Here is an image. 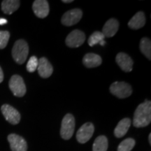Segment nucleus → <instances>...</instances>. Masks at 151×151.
Wrapping results in <instances>:
<instances>
[{
	"label": "nucleus",
	"instance_id": "nucleus-20",
	"mask_svg": "<svg viewBox=\"0 0 151 151\" xmlns=\"http://www.w3.org/2000/svg\"><path fill=\"white\" fill-rule=\"evenodd\" d=\"M140 50L149 60H151V42L148 38L144 37L140 41Z\"/></svg>",
	"mask_w": 151,
	"mask_h": 151
},
{
	"label": "nucleus",
	"instance_id": "nucleus-12",
	"mask_svg": "<svg viewBox=\"0 0 151 151\" xmlns=\"http://www.w3.org/2000/svg\"><path fill=\"white\" fill-rule=\"evenodd\" d=\"M116 61L119 67L124 72H130L133 67V60L127 54L124 52H119L116 55Z\"/></svg>",
	"mask_w": 151,
	"mask_h": 151
},
{
	"label": "nucleus",
	"instance_id": "nucleus-15",
	"mask_svg": "<svg viewBox=\"0 0 151 151\" xmlns=\"http://www.w3.org/2000/svg\"><path fill=\"white\" fill-rule=\"evenodd\" d=\"M146 24V16L142 11H139L130 19L128 22V27L132 29H139Z\"/></svg>",
	"mask_w": 151,
	"mask_h": 151
},
{
	"label": "nucleus",
	"instance_id": "nucleus-7",
	"mask_svg": "<svg viewBox=\"0 0 151 151\" xmlns=\"http://www.w3.org/2000/svg\"><path fill=\"white\" fill-rule=\"evenodd\" d=\"M83 12L80 9H73L67 11L62 16V23L65 26L70 27L77 24L81 20Z\"/></svg>",
	"mask_w": 151,
	"mask_h": 151
},
{
	"label": "nucleus",
	"instance_id": "nucleus-29",
	"mask_svg": "<svg viewBox=\"0 0 151 151\" xmlns=\"http://www.w3.org/2000/svg\"><path fill=\"white\" fill-rule=\"evenodd\" d=\"M99 44L101 45V46H104V45L106 44V41H101V42H100Z\"/></svg>",
	"mask_w": 151,
	"mask_h": 151
},
{
	"label": "nucleus",
	"instance_id": "nucleus-18",
	"mask_svg": "<svg viewBox=\"0 0 151 151\" xmlns=\"http://www.w3.org/2000/svg\"><path fill=\"white\" fill-rule=\"evenodd\" d=\"M20 1L18 0H4L1 2V10L5 14L11 15L20 7Z\"/></svg>",
	"mask_w": 151,
	"mask_h": 151
},
{
	"label": "nucleus",
	"instance_id": "nucleus-9",
	"mask_svg": "<svg viewBox=\"0 0 151 151\" xmlns=\"http://www.w3.org/2000/svg\"><path fill=\"white\" fill-rule=\"evenodd\" d=\"M1 111L6 121H8L9 123L17 124L20 122L21 118L20 113L11 105H2L1 107Z\"/></svg>",
	"mask_w": 151,
	"mask_h": 151
},
{
	"label": "nucleus",
	"instance_id": "nucleus-17",
	"mask_svg": "<svg viewBox=\"0 0 151 151\" xmlns=\"http://www.w3.org/2000/svg\"><path fill=\"white\" fill-rule=\"evenodd\" d=\"M131 120L128 118H123L118 122L114 129V135L117 138H122L127 134L131 125Z\"/></svg>",
	"mask_w": 151,
	"mask_h": 151
},
{
	"label": "nucleus",
	"instance_id": "nucleus-5",
	"mask_svg": "<svg viewBox=\"0 0 151 151\" xmlns=\"http://www.w3.org/2000/svg\"><path fill=\"white\" fill-rule=\"evenodd\" d=\"M9 86L13 94L18 97H23L27 91L23 78L19 75H14L11 76L9 80Z\"/></svg>",
	"mask_w": 151,
	"mask_h": 151
},
{
	"label": "nucleus",
	"instance_id": "nucleus-8",
	"mask_svg": "<svg viewBox=\"0 0 151 151\" xmlns=\"http://www.w3.org/2000/svg\"><path fill=\"white\" fill-rule=\"evenodd\" d=\"M94 127L91 122H86L79 128L76 133V139L80 143H86L91 139Z\"/></svg>",
	"mask_w": 151,
	"mask_h": 151
},
{
	"label": "nucleus",
	"instance_id": "nucleus-1",
	"mask_svg": "<svg viewBox=\"0 0 151 151\" xmlns=\"http://www.w3.org/2000/svg\"><path fill=\"white\" fill-rule=\"evenodd\" d=\"M151 121V101L146 99L136 109L133 118V125L135 127H145Z\"/></svg>",
	"mask_w": 151,
	"mask_h": 151
},
{
	"label": "nucleus",
	"instance_id": "nucleus-11",
	"mask_svg": "<svg viewBox=\"0 0 151 151\" xmlns=\"http://www.w3.org/2000/svg\"><path fill=\"white\" fill-rule=\"evenodd\" d=\"M32 9L35 16L39 18H44L49 14V4L46 0H36L34 1Z\"/></svg>",
	"mask_w": 151,
	"mask_h": 151
},
{
	"label": "nucleus",
	"instance_id": "nucleus-3",
	"mask_svg": "<svg viewBox=\"0 0 151 151\" xmlns=\"http://www.w3.org/2000/svg\"><path fill=\"white\" fill-rule=\"evenodd\" d=\"M75 118L72 114L68 113L62 119L60 135L65 140L70 139L74 133Z\"/></svg>",
	"mask_w": 151,
	"mask_h": 151
},
{
	"label": "nucleus",
	"instance_id": "nucleus-27",
	"mask_svg": "<svg viewBox=\"0 0 151 151\" xmlns=\"http://www.w3.org/2000/svg\"><path fill=\"white\" fill-rule=\"evenodd\" d=\"M62 2L63 3H71L73 2V0H62Z\"/></svg>",
	"mask_w": 151,
	"mask_h": 151
},
{
	"label": "nucleus",
	"instance_id": "nucleus-22",
	"mask_svg": "<svg viewBox=\"0 0 151 151\" xmlns=\"http://www.w3.org/2000/svg\"><path fill=\"white\" fill-rule=\"evenodd\" d=\"M104 35H103L102 32L99 31L94 32L92 33L90 37L88 39V44L90 46H94V45L100 43L102 41H104Z\"/></svg>",
	"mask_w": 151,
	"mask_h": 151
},
{
	"label": "nucleus",
	"instance_id": "nucleus-23",
	"mask_svg": "<svg viewBox=\"0 0 151 151\" xmlns=\"http://www.w3.org/2000/svg\"><path fill=\"white\" fill-rule=\"evenodd\" d=\"M39 64V60L36 56H32L27 64V70L30 73L35 72L37 70Z\"/></svg>",
	"mask_w": 151,
	"mask_h": 151
},
{
	"label": "nucleus",
	"instance_id": "nucleus-26",
	"mask_svg": "<svg viewBox=\"0 0 151 151\" xmlns=\"http://www.w3.org/2000/svg\"><path fill=\"white\" fill-rule=\"evenodd\" d=\"M7 23V20L4 18H0V25H4V24Z\"/></svg>",
	"mask_w": 151,
	"mask_h": 151
},
{
	"label": "nucleus",
	"instance_id": "nucleus-28",
	"mask_svg": "<svg viewBox=\"0 0 151 151\" xmlns=\"http://www.w3.org/2000/svg\"><path fill=\"white\" fill-rule=\"evenodd\" d=\"M148 141H149V143H150V145H151V134H149Z\"/></svg>",
	"mask_w": 151,
	"mask_h": 151
},
{
	"label": "nucleus",
	"instance_id": "nucleus-24",
	"mask_svg": "<svg viewBox=\"0 0 151 151\" xmlns=\"http://www.w3.org/2000/svg\"><path fill=\"white\" fill-rule=\"evenodd\" d=\"M10 33L8 31H0V49H4L8 44Z\"/></svg>",
	"mask_w": 151,
	"mask_h": 151
},
{
	"label": "nucleus",
	"instance_id": "nucleus-6",
	"mask_svg": "<svg viewBox=\"0 0 151 151\" xmlns=\"http://www.w3.org/2000/svg\"><path fill=\"white\" fill-rule=\"evenodd\" d=\"M86 41V35L83 32L79 29H75L68 35L65 43L70 48H78L83 44Z\"/></svg>",
	"mask_w": 151,
	"mask_h": 151
},
{
	"label": "nucleus",
	"instance_id": "nucleus-21",
	"mask_svg": "<svg viewBox=\"0 0 151 151\" xmlns=\"http://www.w3.org/2000/svg\"><path fill=\"white\" fill-rule=\"evenodd\" d=\"M136 144V141L134 139L128 138L124 139L119 144L118 151H131Z\"/></svg>",
	"mask_w": 151,
	"mask_h": 151
},
{
	"label": "nucleus",
	"instance_id": "nucleus-25",
	"mask_svg": "<svg viewBox=\"0 0 151 151\" xmlns=\"http://www.w3.org/2000/svg\"><path fill=\"white\" fill-rule=\"evenodd\" d=\"M4 80V73H3V70L1 69V67H0V83L2 82Z\"/></svg>",
	"mask_w": 151,
	"mask_h": 151
},
{
	"label": "nucleus",
	"instance_id": "nucleus-4",
	"mask_svg": "<svg viewBox=\"0 0 151 151\" xmlns=\"http://www.w3.org/2000/svg\"><path fill=\"white\" fill-rule=\"evenodd\" d=\"M110 92L119 99H124L129 97L132 93V86L123 81H116L110 86Z\"/></svg>",
	"mask_w": 151,
	"mask_h": 151
},
{
	"label": "nucleus",
	"instance_id": "nucleus-2",
	"mask_svg": "<svg viewBox=\"0 0 151 151\" xmlns=\"http://www.w3.org/2000/svg\"><path fill=\"white\" fill-rule=\"evenodd\" d=\"M29 54V46L23 39H19L14 43L12 49V57L18 65H22Z\"/></svg>",
	"mask_w": 151,
	"mask_h": 151
},
{
	"label": "nucleus",
	"instance_id": "nucleus-16",
	"mask_svg": "<svg viewBox=\"0 0 151 151\" xmlns=\"http://www.w3.org/2000/svg\"><path fill=\"white\" fill-rule=\"evenodd\" d=\"M102 62V59L99 55L88 53L83 57V63L87 68H94L99 67Z\"/></svg>",
	"mask_w": 151,
	"mask_h": 151
},
{
	"label": "nucleus",
	"instance_id": "nucleus-13",
	"mask_svg": "<svg viewBox=\"0 0 151 151\" xmlns=\"http://www.w3.org/2000/svg\"><path fill=\"white\" fill-rule=\"evenodd\" d=\"M37 70L41 78H47L52 75L53 68L48 59L43 57L39 60Z\"/></svg>",
	"mask_w": 151,
	"mask_h": 151
},
{
	"label": "nucleus",
	"instance_id": "nucleus-19",
	"mask_svg": "<svg viewBox=\"0 0 151 151\" xmlns=\"http://www.w3.org/2000/svg\"><path fill=\"white\" fill-rule=\"evenodd\" d=\"M109 147V142L105 136H99L94 141L92 151H106Z\"/></svg>",
	"mask_w": 151,
	"mask_h": 151
},
{
	"label": "nucleus",
	"instance_id": "nucleus-10",
	"mask_svg": "<svg viewBox=\"0 0 151 151\" xmlns=\"http://www.w3.org/2000/svg\"><path fill=\"white\" fill-rule=\"evenodd\" d=\"M12 151H27V144L24 138L16 134H11L7 137Z\"/></svg>",
	"mask_w": 151,
	"mask_h": 151
},
{
	"label": "nucleus",
	"instance_id": "nucleus-14",
	"mask_svg": "<svg viewBox=\"0 0 151 151\" xmlns=\"http://www.w3.org/2000/svg\"><path fill=\"white\" fill-rule=\"evenodd\" d=\"M119 29V22L115 18L109 19L104 25L102 34L105 37H112L117 33Z\"/></svg>",
	"mask_w": 151,
	"mask_h": 151
}]
</instances>
